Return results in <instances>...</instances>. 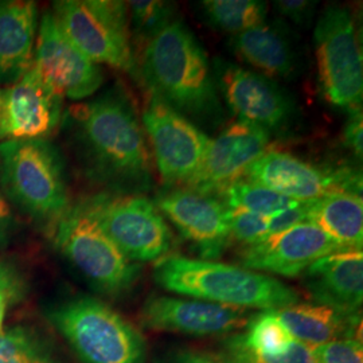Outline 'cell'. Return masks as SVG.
I'll return each mask as SVG.
<instances>
[{
  "instance_id": "obj_9",
  "label": "cell",
  "mask_w": 363,
  "mask_h": 363,
  "mask_svg": "<svg viewBox=\"0 0 363 363\" xmlns=\"http://www.w3.org/2000/svg\"><path fill=\"white\" fill-rule=\"evenodd\" d=\"M82 203L132 262H156L169 256L174 237L150 198L143 194H97Z\"/></svg>"
},
{
  "instance_id": "obj_33",
  "label": "cell",
  "mask_w": 363,
  "mask_h": 363,
  "mask_svg": "<svg viewBox=\"0 0 363 363\" xmlns=\"http://www.w3.org/2000/svg\"><path fill=\"white\" fill-rule=\"evenodd\" d=\"M307 205H308V202H301L296 206L286 208V210L274 214L272 217H269V226H268L267 237L286 232V230L296 226L298 223L308 220Z\"/></svg>"
},
{
  "instance_id": "obj_28",
  "label": "cell",
  "mask_w": 363,
  "mask_h": 363,
  "mask_svg": "<svg viewBox=\"0 0 363 363\" xmlns=\"http://www.w3.org/2000/svg\"><path fill=\"white\" fill-rule=\"evenodd\" d=\"M132 39L145 46L164 27L177 21L174 3L160 0H140L127 3Z\"/></svg>"
},
{
  "instance_id": "obj_31",
  "label": "cell",
  "mask_w": 363,
  "mask_h": 363,
  "mask_svg": "<svg viewBox=\"0 0 363 363\" xmlns=\"http://www.w3.org/2000/svg\"><path fill=\"white\" fill-rule=\"evenodd\" d=\"M315 363H363L362 337H345L312 347Z\"/></svg>"
},
{
  "instance_id": "obj_10",
  "label": "cell",
  "mask_w": 363,
  "mask_h": 363,
  "mask_svg": "<svg viewBox=\"0 0 363 363\" xmlns=\"http://www.w3.org/2000/svg\"><path fill=\"white\" fill-rule=\"evenodd\" d=\"M242 179L298 202H310L330 194L362 196L361 171L316 166L298 156L271 148L247 167Z\"/></svg>"
},
{
  "instance_id": "obj_23",
  "label": "cell",
  "mask_w": 363,
  "mask_h": 363,
  "mask_svg": "<svg viewBox=\"0 0 363 363\" xmlns=\"http://www.w3.org/2000/svg\"><path fill=\"white\" fill-rule=\"evenodd\" d=\"M308 222L318 226L337 247L345 250H362V196L330 194L310 201Z\"/></svg>"
},
{
  "instance_id": "obj_25",
  "label": "cell",
  "mask_w": 363,
  "mask_h": 363,
  "mask_svg": "<svg viewBox=\"0 0 363 363\" xmlns=\"http://www.w3.org/2000/svg\"><path fill=\"white\" fill-rule=\"evenodd\" d=\"M216 196H220V201L230 210H245L265 217H272L286 208L301 203L247 179L233 182Z\"/></svg>"
},
{
  "instance_id": "obj_27",
  "label": "cell",
  "mask_w": 363,
  "mask_h": 363,
  "mask_svg": "<svg viewBox=\"0 0 363 363\" xmlns=\"http://www.w3.org/2000/svg\"><path fill=\"white\" fill-rule=\"evenodd\" d=\"M245 331L240 333L245 346L265 355H281L296 339L291 334L277 311H259L250 316Z\"/></svg>"
},
{
  "instance_id": "obj_12",
  "label": "cell",
  "mask_w": 363,
  "mask_h": 363,
  "mask_svg": "<svg viewBox=\"0 0 363 363\" xmlns=\"http://www.w3.org/2000/svg\"><path fill=\"white\" fill-rule=\"evenodd\" d=\"M142 123L162 181L167 186H183L199 167L211 139L152 93L144 106Z\"/></svg>"
},
{
  "instance_id": "obj_3",
  "label": "cell",
  "mask_w": 363,
  "mask_h": 363,
  "mask_svg": "<svg viewBox=\"0 0 363 363\" xmlns=\"http://www.w3.org/2000/svg\"><path fill=\"white\" fill-rule=\"evenodd\" d=\"M152 276L172 294L245 311H280L300 301L295 289L273 276L216 259L169 255L156 261Z\"/></svg>"
},
{
  "instance_id": "obj_4",
  "label": "cell",
  "mask_w": 363,
  "mask_h": 363,
  "mask_svg": "<svg viewBox=\"0 0 363 363\" xmlns=\"http://www.w3.org/2000/svg\"><path fill=\"white\" fill-rule=\"evenodd\" d=\"M0 183L15 206L42 223L54 226L70 208L64 159L48 139L1 142Z\"/></svg>"
},
{
  "instance_id": "obj_11",
  "label": "cell",
  "mask_w": 363,
  "mask_h": 363,
  "mask_svg": "<svg viewBox=\"0 0 363 363\" xmlns=\"http://www.w3.org/2000/svg\"><path fill=\"white\" fill-rule=\"evenodd\" d=\"M213 72L218 91L240 121L257 125L269 135H283L294 125L296 104L273 78L223 60L214 62Z\"/></svg>"
},
{
  "instance_id": "obj_1",
  "label": "cell",
  "mask_w": 363,
  "mask_h": 363,
  "mask_svg": "<svg viewBox=\"0 0 363 363\" xmlns=\"http://www.w3.org/2000/svg\"><path fill=\"white\" fill-rule=\"evenodd\" d=\"M66 124L89 179L113 194H142L152 186L154 162L143 125L121 86L73 105Z\"/></svg>"
},
{
  "instance_id": "obj_37",
  "label": "cell",
  "mask_w": 363,
  "mask_h": 363,
  "mask_svg": "<svg viewBox=\"0 0 363 363\" xmlns=\"http://www.w3.org/2000/svg\"><path fill=\"white\" fill-rule=\"evenodd\" d=\"M13 214L6 199L0 195V249L9 245L13 232Z\"/></svg>"
},
{
  "instance_id": "obj_20",
  "label": "cell",
  "mask_w": 363,
  "mask_h": 363,
  "mask_svg": "<svg viewBox=\"0 0 363 363\" xmlns=\"http://www.w3.org/2000/svg\"><path fill=\"white\" fill-rule=\"evenodd\" d=\"M232 52L268 77L294 79L301 72V52L292 31L280 19L235 34L229 42Z\"/></svg>"
},
{
  "instance_id": "obj_29",
  "label": "cell",
  "mask_w": 363,
  "mask_h": 363,
  "mask_svg": "<svg viewBox=\"0 0 363 363\" xmlns=\"http://www.w3.org/2000/svg\"><path fill=\"white\" fill-rule=\"evenodd\" d=\"M217 354L225 363H315L311 346L298 340L281 355H265L247 349L240 334L226 337Z\"/></svg>"
},
{
  "instance_id": "obj_36",
  "label": "cell",
  "mask_w": 363,
  "mask_h": 363,
  "mask_svg": "<svg viewBox=\"0 0 363 363\" xmlns=\"http://www.w3.org/2000/svg\"><path fill=\"white\" fill-rule=\"evenodd\" d=\"M169 363H225L218 354L196 349H183L172 355Z\"/></svg>"
},
{
  "instance_id": "obj_14",
  "label": "cell",
  "mask_w": 363,
  "mask_h": 363,
  "mask_svg": "<svg viewBox=\"0 0 363 363\" xmlns=\"http://www.w3.org/2000/svg\"><path fill=\"white\" fill-rule=\"evenodd\" d=\"M154 203L194 244L201 259H217L230 244V208L218 196L179 187L162 191Z\"/></svg>"
},
{
  "instance_id": "obj_26",
  "label": "cell",
  "mask_w": 363,
  "mask_h": 363,
  "mask_svg": "<svg viewBox=\"0 0 363 363\" xmlns=\"http://www.w3.org/2000/svg\"><path fill=\"white\" fill-rule=\"evenodd\" d=\"M0 363H61L52 345L25 325L0 331Z\"/></svg>"
},
{
  "instance_id": "obj_34",
  "label": "cell",
  "mask_w": 363,
  "mask_h": 363,
  "mask_svg": "<svg viewBox=\"0 0 363 363\" xmlns=\"http://www.w3.org/2000/svg\"><path fill=\"white\" fill-rule=\"evenodd\" d=\"M362 109L349 112V117L343 130V142L357 157L362 159Z\"/></svg>"
},
{
  "instance_id": "obj_13",
  "label": "cell",
  "mask_w": 363,
  "mask_h": 363,
  "mask_svg": "<svg viewBox=\"0 0 363 363\" xmlns=\"http://www.w3.org/2000/svg\"><path fill=\"white\" fill-rule=\"evenodd\" d=\"M31 69L61 99L84 100L104 82L101 67L67 39L52 11L42 15Z\"/></svg>"
},
{
  "instance_id": "obj_24",
  "label": "cell",
  "mask_w": 363,
  "mask_h": 363,
  "mask_svg": "<svg viewBox=\"0 0 363 363\" xmlns=\"http://www.w3.org/2000/svg\"><path fill=\"white\" fill-rule=\"evenodd\" d=\"M199 9L210 26L233 35L264 23L268 15L259 0H203Z\"/></svg>"
},
{
  "instance_id": "obj_7",
  "label": "cell",
  "mask_w": 363,
  "mask_h": 363,
  "mask_svg": "<svg viewBox=\"0 0 363 363\" xmlns=\"http://www.w3.org/2000/svg\"><path fill=\"white\" fill-rule=\"evenodd\" d=\"M54 244L88 283L104 295L121 296L140 277L142 267L125 257L82 201L67 208L54 225Z\"/></svg>"
},
{
  "instance_id": "obj_6",
  "label": "cell",
  "mask_w": 363,
  "mask_h": 363,
  "mask_svg": "<svg viewBox=\"0 0 363 363\" xmlns=\"http://www.w3.org/2000/svg\"><path fill=\"white\" fill-rule=\"evenodd\" d=\"M52 15L67 39L97 65L139 78L127 6L116 0H60Z\"/></svg>"
},
{
  "instance_id": "obj_16",
  "label": "cell",
  "mask_w": 363,
  "mask_h": 363,
  "mask_svg": "<svg viewBox=\"0 0 363 363\" xmlns=\"http://www.w3.org/2000/svg\"><path fill=\"white\" fill-rule=\"evenodd\" d=\"M250 316L245 310L203 300L154 295L142 307L140 323L152 331L214 337L244 328Z\"/></svg>"
},
{
  "instance_id": "obj_8",
  "label": "cell",
  "mask_w": 363,
  "mask_h": 363,
  "mask_svg": "<svg viewBox=\"0 0 363 363\" xmlns=\"http://www.w3.org/2000/svg\"><path fill=\"white\" fill-rule=\"evenodd\" d=\"M313 40L325 100L347 112L362 109V49L350 10L337 3L325 7L316 21Z\"/></svg>"
},
{
  "instance_id": "obj_19",
  "label": "cell",
  "mask_w": 363,
  "mask_h": 363,
  "mask_svg": "<svg viewBox=\"0 0 363 363\" xmlns=\"http://www.w3.org/2000/svg\"><path fill=\"white\" fill-rule=\"evenodd\" d=\"M303 286L316 304L340 311H361L362 250H337L316 259L303 273Z\"/></svg>"
},
{
  "instance_id": "obj_15",
  "label": "cell",
  "mask_w": 363,
  "mask_h": 363,
  "mask_svg": "<svg viewBox=\"0 0 363 363\" xmlns=\"http://www.w3.org/2000/svg\"><path fill=\"white\" fill-rule=\"evenodd\" d=\"M271 135L245 121H235L211 139L205 156L183 186L199 194L216 195L242 179L247 167L269 150Z\"/></svg>"
},
{
  "instance_id": "obj_18",
  "label": "cell",
  "mask_w": 363,
  "mask_h": 363,
  "mask_svg": "<svg viewBox=\"0 0 363 363\" xmlns=\"http://www.w3.org/2000/svg\"><path fill=\"white\" fill-rule=\"evenodd\" d=\"M337 250H345L318 226L306 220L281 233L273 234L240 252L241 267L284 277H298L313 264Z\"/></svg>"
},
{
  "instance_id": "obj_35",
  "label": "cell",
  "mask_w": 363,
  "mask_h": 363,
  "mask_svg": "<svg viewBox=\"0 0 363 363\" xmlns=\"http://www.w3.org/2000/svg\"><path fill=\"white\" fill-rule=\"evenodd\" d=\"M23 281L22 276L15 271V268L0 261V294L13 300L22 298L23 295Z\"/></svg>"
},
{
  "instance_id": "obj_21",
  "label": "cell",
  "mask_w": 363,
  "mask_h": 363,
  "mask_svg": "<svg viewBox=\"0 0 363 363\" xmlns=\"http://www.w3.org/2000/svg\"><path fill=\"white\" fill-rule=\"evenodd\" d=\"M38 28L34 1L0 0V79L15 82L31 67Z\"/></svg>"
},
{
  "instance_id": "obj_2",
  "label": "cell",
  "mask_w": 363,
  "mask_h": 363,
  "mask_svg": "<svg viewBox=\"0 0 363 363\" xmlns=\"http://www.w3.org/2000/svg\"><path fill=\"white\" fill-rule=\"evenodd\" d=\"M139 78L150 93L190 121L216 127L225 117L208 54L179 19L144 46Z\"/></svg>"
},
{
  "instance_id": "obj_22",
  "label": "cell",
  "mask_w": 363,
  "mask_h": 363,
  "mask_svg": "<svg viewBox=\"0 0 363 363\" xmlns=\"http://www.w3.org/2000/svg\"><path fill=\"white\" fill-rule=\"evenodd\" d=\"M277 312L294 337L311 347L345 337H362L361 311H340L298 301Z\"/></svg>"
},
{
  "instance_id": "obj_38",
  "label": "cell",
  "mask_w": 363,
  "mask_h": 363,
  "mask_svg": "<svg viewBox=\"0 0 363 363\" xmlns=\"http://www.w3.org/2000/svg\"><path fill=\"white\" fill-rule=\"evenodd\" d=\"M13 303L11 298L9 296H6L4 294H0V331L3 328V320H4V316H6V312H7V307L9 304Z\"/></svg>"
},
{
  "instance_id": "obj_5",
  "label": "cell",
  "mask_w": 363,
  "mask_h": 363,
  "mask_svg": "<svg viewBox=\"0 0 363 363\" xmlns=\"http://www.w3.org/2000/svg\"><path fill=\"white\" fill-rule=\"evenodd\" d=\"M49 320L82 363H145L140 331L99 298L81 296L55 306Z\"/></svg>"
},
{
  "instance_id": "obj_32",
  "label": "cell",
  "mask_w": 363,
  "mask_h": 363,
  "mask_svg": "<svg viewBox=\"0 0 363 363\" xmlns=\"http://www.w3.org/2000/svg\"><path fill=\"white\" fill-rule=\"evenodd\" d=\"M318 1L313 0H276L273 1L274 9L280 16L286 18L294 25L308 28L311 27L316 13Z\"/></svg>"
},
{
  "instance_id": "obj_17",
  "label": "cell",
  "mask_w": 363,
  "mask_h": 363,
  "mask_svg": "<svg viewBox=\"0 0 363 363\" xmlns=\"http://www.w3.org/2000/svg\"><path fill=\"white\" fill-rule=\"evenodd\" d=\"M62 100L30 67L0 91V140L46 139L61 121Z\"/></svg>"
},
{
  "instance_id": "obj_30",
  "label": "cell",
  "mask_w": 363,
  "mask_h": 363,
  "mask_svg": "<svg viewBox=\"0 0 363 363\" xmlns=\"http://www.w3.org/2000/svg\"><path fill=\"white\" fill-rule=\"evenodd\" d=\"M268 226L269 217L245 210H230L232 241L240 242L242 247L262 241L268 234Z\"/></svg>"
}]
</instances>
